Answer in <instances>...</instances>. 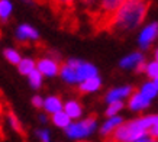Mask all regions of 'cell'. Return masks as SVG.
<instances>
[{
	"mask_svg": "<svg viewBox=\"0 0 158 142\" xmlns=\"http://www.w3.org/2000/svg\"><path fill=\"white\" fill-rule=\"evenodd\" d=\"M132 142H155V139H154L149 133H145V135L136 138V139H135V141H132Z\"/></svg>",
	"mask_w": 158,
	"mask_h": 142,
	"instance_id": "f546056e",
	"label": "cell"
},
{
	"mask_svg": "<svg viewBox=\"0 0 158 142\" xmlns=\"http://www.w3.org/2000/svg\"><path fill=\"white\" fill-rule=\"evenodd\" d=\"M80 142H87V141H80Z\"/></svg>",
	"mask_w": 158,
	"mask_h": 142,
	"instance_id": "d590c367",
	"label": "cell"
},
{
	"mask_svg": "<svg viewBox=\"0 0 158 142\" xmlns=\"http://www.w3.org/2000/svg\"><path fill=\"white\" fill-rule=\"evenodd\" d=\"M148 133L155 141H158V115H154L152 116V123H151V128H149Z\"/></svg>",
	"mask_w": 158,
	"mask_h": 142,
	"instance_id": "4316f807",
	"label": "cell"
},
{
	"mask_svg": "<svg viewBox=\"0 0 158 142\" xmlns=\"http://www.w3.org/2000/svg\"><path fill=\"white\" fill-rule=\"evenodd\" d=\"M31 103H32V106H34V107H36V109H42V107H44V97H42V96L35 94L34 97L31 99Z\"/></svg>",
	"mask_w": 158,
	"mask_h": 142,
	"instance_id": "f1b7e54d",
	"label": "cell"
},
{
	"mask_svg": "<svg viewBox=\"0 0 158 142\" xmlns=\"http://www.w3.org/2000/svg\"><path fill=\"white\" fill-rule=\"evenodd\" d=\"M148 0H125L107 22V26L115 33H128L144 23L148 12Z\"/></svg>",
	"mask_w": 158,
	"mask_h": 142,
	"instance_id": "6da1fadb",
	"label": "cell"
},
{
	"mask_svg": "<svg viewBox=\"0 0 158 142\" xmlns=\"http://www.w3.org/2000/svg\"><path fill=\"white\" fill-rule=\"evenodd\" d=\"M20 2H23V3H31L32 0H20Z\"/></svg>",
	"mask_w": 158,
	"mask_h": 142,
	"instance_id": "e575fe53",
	"label": "cell"
},
{
	"mask_svg": "<svg viewBox=\"0 0 158 142\" xmlns=\"http://www.w3.org/2000/svg\"><path fill=\"white\" fill-rule=\"evenodd\" d=\"M51 122H52L54 126H57V128L65 131V129L73 123V119L70 118L64 110H61V112H58V113H55V115L51 116Z\"/></svg>",
	"mask_w": 158,
	"mask_h": 142,
	"instance_id": "e0dca14e",
	"label": "cell"
},
{
	"mask_svg": "<svg viewBox=\"0 0 158 142\" xmlns=\"http://www.w3.org/2000/svg\"><path fill=\"white\" fill-rule=\"evenodd\" d=\"M36 70L42 74L44 77H55L60 74L61 64L51 57H42L36 61Z\"/></svg>",
	"mask_w": 158,
	"mask_h": 142,
	"instance_id": "52a82bcc",
	"label": "cell"
},
{
	"mask_svg": "<svg viewBox=\"0 0 158 142\" xmlns=\"http://www.w3.org/2000/svg\"><path fill=\"white\" fill-rule=\"evenodd\" d=\"M123 118L122 116H112V118H106V120L100 125V135L105 138H110L115 131L123 123Z\"/></svg>",
	"mask_w": 158,
	"mask_h": 142,
	"instance_id": "7c38bea8",
	"label": "cell"
},
{
	"mask_svg": "<svg viewBox=\"0 0 158 142\" xmlns=\"http://www.w3.org/2000/svg\"><path fill=\"white\" fill-rule=\"evenodd\" d=\"M15 36L19 42H34L39 39V32L38 29H35L32 25L29 23H22L16 28Z\"/></svg>",
	"mask_w": 158,
	"mask_h": 142,
	"instance_id": "30bf717a",
	"label": "cell"
},
{
	"mask_svg": "<svg viewBox=\"0 0 158 142\" xmlns=\"http://www.w3.org/2000/svg\"><path fill=\"white\" fill-rule=\"evenodd\" d=\"M158 38V22H151L141 29L138 35V45L141 49H148L149 45Z\"/></svg>",
	"mask_w": 158,
	"mask_h": 142,
	"instance_id": "8992f818",
	"label": "cell"
},
{
	"mask_svg": "<svg viewBox=\"0 0 158 142\" xmlns=\"http://www.w3.org/2000/svg\"><path fill=\"white\" fill-rule=\"evenodd\" d=\"M119 67L123 68V70H135L138 73H145V70H147L145 55L139 51L131 52L119 61Z\"/></svg>",
	"mask_w": 158,
	"mask_h": 142,
	"instance_id": "277c9868",
	"label": "cell"
},
{
	"mask_svg": "<svg viewBox=\"0 0 158 142\" xmlns=\"http://www.w3.org/2000/svg\"><path fill=\"white\" fill-rule=\"evenodd\" d=\"M3 112V103H2V97H0V115Z\"/></svg>",
	"mask_w": 158,
	"mask_h": 142,
	"instance_id": "d6a6232c",
	"label": "cell"
},
{
	"mask_svg": "<svg viewBox=\"0 0 158 142\" xmlns=\"http://www.w3.org/2000/svg\"><path fill=\"white\" fill-rule=\"evenodd\" d=\"M123 3H125V0H99V6H97L96 13L99 16L100 23L107 25L109 19L115 15V12Z\"/></svg>",
	"mask_w": 158,
	"mask_h": 142,
	"instance_id": "5b68a950",
	"label": "cell"
},
{
	"mask_svg": "<svg viewBox=\"0 0 158 142\" xmlns=\"http://www.w3.org/2000/svg\"><path fill=\"white\" fill-rule=\"evenodd\" d=\"M38 119H39V122H41V123H47V122H48V116H47V113H41Z\"/></svg>",
	"mask_w": 158,
	"mask_h": 142,
	"instance_id": "4dcf8cb0",
	"label": "cell"
},
{
	"mask_svg": "<svg viewBox=\"0 0 158 142\" xmlns=\"http://www.w3.org/2000/svg\"><path fill=\"white\" fill-rule=\"evenodd\" d=\"M13 13V3L10 0H0V20L7 22Z\"/></svg>",
	"mask_w": 158,
	"mask_h": 142,
	"instance_id": "ffe728a7",
	"label": "cell"
},
{
	"mask_svg": "<svg viewBox=\"0 0 158 142\" xmlns=\"http://www.w3.org/2000/svg\"><path fill=\"white\" fill-rule=\"evenodd\" d=\"M51 2L58 7H64L65 9V7H71L77 0H51Z\"/></svg>",
	"mask_w": 158,
	"mask_h": 142,
	"instance_id": "83f0119b",
	"label": "cell"
},
{
	"mask_svg": "<svg viewBox=\"0 0 158 142\" xmlns=\"http://www.w3.org/2000/svg\"><path fill=\"white\" fill-rule=\"evenodd\" d=\"M3 55L7 60V62L13 64V65H18L22 61V58H23L20 55V52L18 49H15V48H6L5 51H3Z\"/></svg>",
	"mask_w": 158,
	"mask_h": 142,
	"instance_id": "44dd1931",
	"label": "cell"
},
{
	"mask_svg": "<svg viewBox=\"0 0 158 142\" xmlns=\"http://www.w3.org/2000/svg\"><path fill=\"white\" fill-rule=\"evenodd\" d=\"M64 112L73 119V120H78L83 116V106L81 103L76 99H70L64 103Z\"/></svg>",
	"mask_w": 158,
	"mask_h": 142,
	"instance_id": "9a60e30c",
	"label": "cell"
},
{
	"mask_svg": "<svg viewBox=\"0 0 158 142\" xmlns=\"http://www.w3.org/2000/svg\"><path fill=\"white\" fill-rule=\"evenodd\" d=\"M7 123H9V126L12 131L18 133H22L23 132V126H22V122L19 120V118L13 113V112H9L7 113Z\"/></svg>",
	"mask_w": 158,
	"mask_h": 142,
	"instance_id": "cb8c5ba5",
	"label": "cell"
},
{
	"mask_svg": "<svg viewBox=\"0 0 158 142\" xmlns=\"http://www.w3.org/2000/svg\"><path fill=\"white\" fill-rule=\"evenodd\" d=\"M147 76L149 77V80H155L158 78V61H151V62H147Z\"/></svg>",
	"mask_w": 158,
	"mask_h": 142,
	"instance_id": "d4e9b609",
	"label": "cell"
},
{
	"mask_svg": "<svg viewBox=\"0 0 158 142\" xmlns=\"http://www.w3.org/2000/svg\"><path fill=\"white\" fill-rule=\"evenodd\" d=\"M154 58H155V61H158V48L155 49V52H154Z\"/></svg>",
	"mask_w": 158,
	"mask_h": 142,
	"instance_id": "1f68e13d",
	"label": "cell"
},
{
	"mask_svg": "<svg viewBox=\"0 0 158 142\" xmlns=\"http://www.w3.org/2000/svg\"><path fill=\"white\" fill-rule=\"evenodd\" d=\"M154 81V84L157 86V89H158V78H155V80H152Z\"/></svg>",
	"mask_w": 158,
	"mask_h": 142,
	"instance_id": "836d02e7",
	"label": "cell"
},
{
	"mask_svg": "<svg viewBox=\"0 0 158 142\" xmlns=\"http://www.w3.org/2000/svg\"><path fill=\"white\" fill-rule=\"evenodd\" d=\"M28 81H29V86H31L32 89L38 90V89H41V87H42L44 76L39 73L38 70H35V71H32V73L28 76Z\"/></svg>",
	"mask_w": 158,
	"mask_h": 142,
	"instance_id": "7402d4cb",
	"label": "cell"
},
{
	"mask_svg": "<svg viewBox=\"0 0 158 142\" xmlns=\"http://www.w3.org/2000/svg\"><path fill=\"white\" fill-rule=\"evenodd\" d=\"M152 116L154 115H147V116H141V118L123 122L109 138L107 142H132L136 138L148 133L152 123Z\"/></svg>",
	"mask_w": 158,
	"mask_h": 142,
	"instance_id": "7a4b0ae2",
	"label": "cell"
},
{
	"mask_svg": "<svg viewBox=\"0 0 158 142\" xmlns=\"http://www.w3.org/2000/svg\"><path fill=\"white\" fill-rule=\"evenodd\" d=\"M151 104V100H148L145 96H142L139 91H135L131 94V97L128 99V107H129L132 112H142Z\"/></svg>",
	"mask_w": 158,
	"mask_h": 142,
	"instance_id": "4fadbf2b",
	"label": "cell"
},
{
	"mask_svg": "<svg viewBox=\"0 0 158 142\" xmlns=\"http://www.w3.org/2000/svg\"><path fill=\"white\" fill-rule=\"evenodd\" d=\"M125 107V102H115V103L107 104V107L105 110L106 118H112V116H119L122 109Z\"/></svg>",
	"mask_w": 158,
	"mask_h": 142,
	"instance_id": "603a6c76",
	"label": "cell"
},
{
	"mask_svg": "<svg viewBox=\"0 0 158 142\" xmlns=\"http://www.w3.org/2000/svg\"><path fill=\"white\" fill-rule=\"evenodd\" d=\"M76 71H77V81H78V84L83 83V81L89 80V78H91V77L99 76L97 67L93 65L91 62L83 61V60H78L77 67H76Z\"/></svg>",
	"mask_w": 158,
	"mask_h": 142,
	"instance_id": "8fae6325",
	"label": "cell"
},
{
	"mask_svg": "<svg viewBox=\"0 0 158 142\" xmlns=\"http://www.w3.org/2000/svg\"><path fill=\"white\" fill-rule=\"evenodd\" d=\"M139 93L142 96H145L148 100H151L152 102L155 97L158 96V89H157V86L154 84V81L152 80H149V81H145L144 84L139 87Z\"/></svg>",
	"mask_w": 158,
	"mask_h": 142,
	"instance_id": "d6986e66",
	"label": "cell"
},
{
	"mask_svg": "<svg viewBox=\"0 0 158 142\" xmlns=\"http://www.w3.org/2000/svg\"><path fill=\"white\" fill-rule=\"evenodd\" d=\"M44 112L47 115H55L58 112L64 110V102L61 100V97L58 96H48L44 99Z\"/></svg>",
	"mask_w": 158,
	"mask_h": 142,
	"instance_id": "5bb4252c",
	"label": "cell"
},
{
	"mask_svg": "<svg viewBox=\"0 0 158 142\" xmlns=\"http://www.w3.org/2000/svg\"><path fill=\"white\" fill-rule=\"evenodd\" d=\"M35 70H36V61L31 57H23L22 58V61L18 64V71H19L22 76L28 77L29 74Z\"/></svg>",
	"mask_w": 158,
	"mask_h": 142,
	"instance_id": "ac0fdd59",
	"label": "cell"
},
{
	"mask_svg": "<svg viewBox=\"0 0 158 142\" xmlns=\"http://www.w3.org/2000/svg\"><path fill=\"white\" fill-rule=\"evenodd\" d=\"M99 128L96 116H89L84 119H78V120H73V123L65 129V135L68 139L73 141H83L89 138L90 135L96 132V129Z\"/></svg>",
	"mask_w": 158,
	"mask_h": 142,
	"instance_id": "3957f363",
	"label": "cell"
},
{
	"mask_svg": "<svg viewBox=\"0 0 158 142\" xmlns=\"http://www.w3.org/2000/svg\"><path fill=\"white\" fill-rule=\"evenodd\" d=\"M134 93V89L131 86H119V87H115L106 93L105 100L106 103H115V102H125L131 97V94Z\"/></svg>",
	"mask_w": 158,
	"mask_h": 142,
	"instance_id": "ba28073f",
	"label": "cell"
},
{
	"mask_svg": "<svg viewBox=\"0 0 158 142\" xmlns=\"http://www.w3.org/2000/svg\"><path fill=\"white\" fill-rule=\"evenodd\" d=\"M36 138L39 139V142H52V139H51V132H49L48 129H38L36 131Z\"/></svg>",
	"mask_w": 158,
	"mask_h": 142,
	"instance_id": "484cf974",
	"label": "cell"
},
{
	"mask_svg": "<svg viewBox=\"0 0 158 142\" xmlns=\"http://www.w3.org/2000/svg\"><path fill=\"white\" fill-rule=\"evenodd\" d=\"M77 62H78V58H70L67 60L65 64L61 65V70H60V76H61L62 81H65L67 84H78L77 81Z\"/></svg>",
	"mask_w": 158,
	"mask_h": 142,
	"instance_id": "9c48e42d",
	"label": "cell"
},
{
	"mask_svg": "<svg viewBox=\"0 0 158 142\" xmlns=\"http://www.w3.org/2000/svg\"><path fill=\"white\" fill-rule=\"evenodd\" d=\"M100 87H102V78L100 76H96L80 83L78 84V90L81 93H96L97 90H100Z\"/></svg>",
	"mask_w": 158,
	"mask_h": 142,
	"instance_id": "2e32d148",
	"label": "cell"
}]
</instances>
